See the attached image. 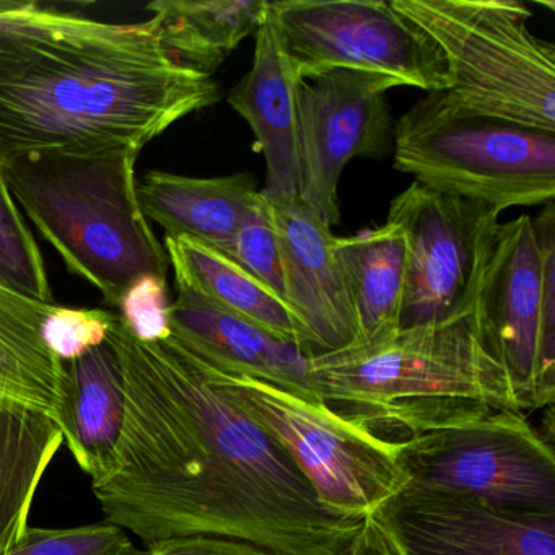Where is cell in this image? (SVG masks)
<instances>
[{"label":"cell","mask_w":555,"mask_h":555,"mask_svg":"<svg viewBox=\"0 0 555 555\" xmlns=\"http://www.w3.org/2000/svg\"><path fill=\"white\" fill-rule=\"evenodd\" d=\"M2 555H147L125 529L109 522L74 528H28Z\"/></svg>","instance_id":"cell-25"},{"label":"cell","mask_w":555,"mask_h":555,"mask_svg":"<svg viewBox=\"0 0 555 555\" xmlns=\"http://www.w3.org/2000/svg\"><path fill=\"white\" fill-rule=\"evenodd\" d=\"M63 441L48 415L0 404V555L30 528L35 495Z\"/></svg>","instance_id":"cell-23"},{"label":"cell","mask_w":555,"mask_h":555,"mask_svg":"<svg viewBox=\"0 0 555 555\" xmlns=\"http://www.w3.org/2000/svg\"><path fill=\"white\" fill-rule=\"evenodd\" d=\"M268 0H154L164 47L188 69L214 76L243 40L256 35Z\"/></svg>","instance_id":"cell-22"},{"label":"cell","mask_w":555,"mask_h":555,"mask_svg":"<svg viewBox=\"0 0 555 555\" xmlns=\"http://www.w3.org/2000/svg\"><path fill=\"white\" fill-rule=\"evenodd\" d=\"M391 82L357 70H331L300 80L297 108L298 197L327 225L339 222L337 188L353 158L392 154Z\"/></svg>","instance_id":"cell-12"},{"label":"cell","mask_w":555,"mask_h":555,"mask_svg":"<svg viewBox=\"0 0 555 555\" xmlns=\"http://www.w3.org/2000/svg\"><path fill=\"white\" fill-rule=\"evenodd\" d=\"M398 456L409 486L555 516L554 444L522 412L500 409L415 435L398 441Z\"/></svg>","instance_id":"cell-9"},{"label":"cell","mask_w":555,"mask_h":555,"mask_svg":"<svg viewBox=\"0 0 555 555\" xmlns=\"http://www.w3.org/2000/svg\"><path fill=\"white\" fill-rule=\"evenodd\" d=\"M145 219L167 236H188L223 251L246 217L264 201L255 175L190 178L149 171L138 184Z\"/></svg>","instance_id":"cell-18"},{"label":"cell","mask_w":555,"mask_h":555,"mask_svg":"<svg viewBox=\"0 0 555 555\" xmlns=\"http://www.w3.org/2000/svg\"><path fill=\"white\" fill-rule=\"evenodd\" d=\"M167 281L144 278L132 285L119 305V318L141 340H160L171 336L168 326Z\"/></svg>","instance_id":"cell-28"},{"label":"cell","mask_w":555,"mask_h":555,"mask_svg":"<svg viewBox=\"0 0 555 555\" xmlns=\"http://www.w3.org/2000/svg\"><path fill=\"white\" fill-rule=\"evenodd\" d=\"M369 521L392 555H555V516L408 486Z\"/></svg>","instance_id":"cell-13"},{"label":"cell","mask_w":555,"mask_h":555,"mask_svg":"<svg viewBox=\"0 0 555 555\" xmlns=\"http://www.w3.org/2000/svg\"><path fill=\"white\" fill-rule=\"evenodd\" d=\"M443 54L461 108L555 132V47L518 0H391Z\"/></svg>","instance_id":"cell-6"},{"label":"cell","mask_w":555,"mask_h":555,"mask_svg":"<svg viewBox=\"0 0 555 555\" xmlns=\"http://www.w3.org/2000/svg\"><path fill=\"white\" fill-rule=\"evenodd\" d=\"M177 291L168 308V326L178 343L223 372L255 376L320 401L308 383L311 357L300 344L222 310L186 288Z\"/></svg>","instance_id":"cell-15"},{"label":"cell","mask_w":555,"mask_h":555,"mask_svg":"<svg viewBox=\"0 0 555 555\" xmlns=\"http://www.w3.org/2000/svg\"><path fill=\"white\" fill-rule=\"evenodd\" d=\"M126 417L118 461L92 486L105 521L145 545L191 535L271 555H349L365 528L327 508L291 454L232 401L216 366L173 336L141 340L116 313Z\"/></svg>","instance_id":"cell-1"},{"label":"cell","mask_w":555,"mask_h":555,"mask_svg":"<svg viewBox=\"0 0 555 555\" xmlns=\"http://www.w3.org/2000/svg\"><path fill=\"white\" fill-rule=\"evenodd\" d=\"M269 11L298 80L357 70L395 87L450 89L443 54L392 2L278 0Z\"/></svg>","instance_id":"cell-10"},{"label":"cell","mask_w":555,"mask_h":555,"mask_svg":"<svg viewBox=\"0 0 555 555\" xmlns=\"http://www.w3.org/2000/svg\"><path fill=\"white\" fill-rule=\"evenodd\" d=\"M474 327L508 378L516 411L555 398V209L500 223L480 282Z\"/></svg>","instance_id":"cell-7"},{"label":"cell","mask_w":555,"mask_h":555,"mask_svg":"<svg viewBox=\"0 0 555 555\" xmlns=\"http://www.w3.org/2000/svg\"><path fill=\"white\" fill-rule=\"evenodd\" d=\"M131 147L48 149L2 164L14 201L73 274L119 308L144 278L167 281V251L138 196Z\"/></svg>","instance_id":"cell-4"},{"label":"cell","mask_w":555,"mask_h":555,"mask_svg":"<svg viewBox=\"0 0 555 555\" xmlns=\"http://www.w3.org/2000/svg\"><path fill=\"white\" fill-rule=\"evenodd\" d=\"M217 372L227 395L291 454L327 508L369 518L409 486L398 441L375 437L321 401L255 376Z\"/></svg>","instance_id":"cell-8"},{"label":"cell","mask_w":555,"mask_h":555,"mask_svg":"<svg viewBox=\"0 0 555 555\" xmlns=\"http://www.w3.org/2000/svg\"><path fill=\"white\" fill-rule=\"evenodd\" d=\"M281 245L284 300L297 318L308 356L359 343L356 311L334 255L333 227L300 197L271 204Z\"/></svg>","instance_id":"cell-14"},{"label":"cell","mask_w":555,"mask_h":555,"mask_svg":"<svg viewBox=\"0 0 555 555\" xmlns=\"http://www.w3.org/2000/svg\"><path fill=\"white\" fill-rule=\"evenodd\" d=\"M392 158L415 183L500 212L554 203L555 132L467 112L444 92L399 118Z\"/></svg>","instance_id":"cell-5"},{"label":"cell","mask_w":555,"mask_h":555,"mask_svg":"<svg viewBox=\"0 0 555 555\" xmlns=\"http://www.w3.org/2000/svg\"><path fill=\"white\" fill-rule=\"evenodd\" d=\"M0 284L53 304L43 255L22 217L0 165Z\"/></svg>","instance_id":"cell-24"},{"label":"cell","mask_w":555,"mask_h":555,"mask_svg":"<svg viewBox=\"0 0 555 555\" xmlns=\"http://www.w3.org/2000/svg\"><path fill=\"white\" fill-rule=\"evenodd\" d=\"M222 253L284 300L281 245H279L274 214L266 197L246 217L245 222L240 225L232 242Z\"/></svg>","instance_id":"cell-26"},{"label":"cell","mask_w":555,"mask_h":555,"mask_svg":"<svg viewBox=\"0 0 555 555\" xmlns=\"http://www.w3.org/2000/svg\"><path fill=\"white\" fill-rule=\"evenodd\" d=\"M145 551L147 555H271L246 542L209 535L167 539L149 545Z\"/></svg>","instance_id":"cell-29"},{"label":"cell","mask_w":555,"mask_h":555,"mask_svg":"<svg viewBox=\"0 0 555 555\" xmlns=\"http://www.w3.org/2000/svg\"><path fill=\"white\" fill-rule=\"evenodd\" d=\"M66 365L56 424L92 486L112 476L126 417L121 365L112 344L87 350Z\"/></svg>","instance_id":"cell-17"},{"label":"cell","mask_w":555,"mask_h":555,"mask_svg":"<svg viewBox=\"0 0 555 555\" xmlns=\"http://www.w3.org/2000/svg\"><path fill=\"white\" fill-rule=\"evenodd\" d=\"M500 210L412 183L389 204L388 220L408 243V274L399 327L435 326L469 318L489 264Z\"/></svg>","instance_id":"cell-11"},{"label":"cell","mask_w":555,"mask_h":555,"mask_svg":"<svg viewBox=\"0 0 555 555\" xmlns=\"http://www.w3.org/2000/svg\"><path fill=\"white\" fill-rule=\"evenodd\" d=\"M116 313L54 305L44 321V340L63 362H70L106 343Z\"/></svg>","instance_id":"cell-27"},{"label":"cell","mask_w":555,"mask_h":555,"mask_svg":"<svg viewBox=\"0 0 555 555\" xmlns=\"http://www.w3.org/2000/svg\"><path fill=\"white\" fill-rule=\"evenodd\" d=\"M222 99L184 67L154 17L112 24L56 14L0 51V165L48 149L142 151Z\"/></svg>","instance_id":"cell-2"},{"label":"cell","mask_w":555,"mask_h":555,"mask_svg":"<svg viewBox=\"0 0 555 555\" xmlns=\"http://www.w3.org/2000/svg\"><path fill=\"white\" fill-rule=\"evenodd\" d=\"M164 248L177 288H186L209 304L304 347L300 324L288 305L229 256L188 236H165Z\"/></svg>","instance_id":"cell-21"},{"label":"cell","mask_w":555,"mask_h":555,"mask_svg":"<svg viewBox=\"0 0 555 555\" xmlns=\"http://www.w3.org/2000/svg\"><path fill=\"white\" fill-rule=\"evenodd\" d=\"M54 305L0 284V404L40 412L56 422L66 365L43 334Z\"/></svg>","instance_id":"cell-19"},{"label":"cell","mask_w":555,"mask_h":555,"mask_svg":"<svg viewBox=\"0 0 555 555\" xmlns=\"http://www.w3.org/2000/svg\"><path fill=\"white\" fill-rule=\"evenodd\" d=\"M314 398L375 437L451 427L513 409L502 366L487 352L473 318L391 331L337 352L311 357Z\"/></svg>","instance_id":"cell-3"},{"label":"cell","mask_w":555,"mask_h":555,"mask_svg":"<svg viewBox=\"0 0 555 555\" xmlns=\"http://www.w3.org/2000/svg\"><path fill=\"white\" fill-rule=\"evenodd\" d=\"M298 80L268 9L256 31L251 69L230 90L229 105L248 122L255 151L266 162L269 204H285L298 196L297 108Z\"/></svg>","instance_id":"cell-16"},{"label":"cell","mask_w":555,"mask_h":555,"mask_svg":"<svg viewBox=\"0 0 555 555\" xmlns=\"http://www.w3.org/2000/svg\"><path fill=\"white\" fill-rule=\"evenodd\" d=\"M349 555H392L391 548L386 544L375 526L366 518L365 528L353 542Z\"/></svg>","instance_id":"cell-30"},{"label":"cell","mask_w":555,"mask_h":555,"mask_svg":"<svg viewBox=\"0 0 555 555\" xmlns=\"http://www.w3.org/2000/svg\"><path fill=\"white\" fill-rule=\"evenodd\" d=\"M360 340L376 339L398 330L408 274V243L398 223L334 240Z\"/></svg>","instance_id":"cell-20"}]
</instances>
